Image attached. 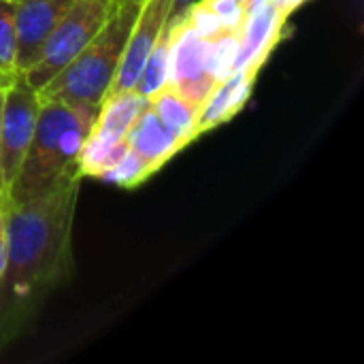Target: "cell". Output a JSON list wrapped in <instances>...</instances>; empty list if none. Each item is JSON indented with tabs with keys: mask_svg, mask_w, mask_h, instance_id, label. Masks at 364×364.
<instances>
[{
	"mask_svg": "<svg viewBox=\"0 0 364 364\" xmlns=\"http://www.w3.org/2000/svg\"><path fill=\"white\" fill-rule=\"evenodd\" d=\"M81 179V175H70L38 196L21 203L6 200L0 309L23 307L70 275Z\"/></svg>",
	"mask_w": 364,
	"mask_h": 364,
	"instance_id": "obj_1",
	"label": "cell"
},
{
	"mask_svg": "<svg viewBox=\"0 0 364 364\" xmlns=\"http://www.w3.org/2000/svg\"><path fill=\"white\" fill-rule=\"evenodd\" d=\"M96 115V105L41 96L30 147L4 198L21 203L70 175H81L79 158Z\"/></svg>",
	"mask_w": 364,
	"mask_h": 364,
	"instance_id": "obj_2",
	"label": "cell"
},
{
	"mask_svg": "<svg viewBox=\"0 0 364 364\" xmlns=\"http://www.w3.org/2000/svg\"><path fill=\"white\" fill-rule=\"evenodd\" d=\"M139 9L141 2H115L100 32L38 94L100 107L119 70Z\"/></svg>",
	"mask_w": 364,
	"mask_h": 364,
	"instance_id": "obj_3",
	"label": "cell"
},
{
	"mask_svg": "<svg viewBox=\"0 0 364 364\" xmlns=\"http://www.w3.org/2000/svg\"><path fill=\"white\" fill-rule=\"evenodd\" d=\"M117 0H73L43 45L38 60L21 75L34 90H43L100 32Z\"/></svg>",
	"mask_w": 364,
	"mask_h": 364,
	"instance_id": "obj_4",
	"label": "cell"
},
{
	"mask_svg": "<svg viewBox=\"0 0 364 364\" xmlns=\"http://www.w3.org/2000/svg\"><path fill=\"white\" fill-rule=\"evenodd\" d=\"M145 105L147 98L134 90L105 96L81 149L79 171L83 177L96 179L128 149V132Z\"/></svg>",
	"mask_w": 364,
	"mask_h": 364,
	"instance_id": "obj_5",
	"label": "cell"
},
{
	"mask_svg": "<svg viewBox=\"0 0 364 364\" xmlns=\"http://www.w3.org/2000/svg\"><path fill=\"white\" fill-rule=\"evenodd\" d=\"M41 109V94L21 75H15L4 85L2 115H0V168L4 179V194L13 183L23 156L30 147L36 117Z\"/></svg>",
	"mask_w": 364,
	"mask_h": 364,
	"instance_id": "obj_6",
	"label": "cell"
},
{
	"mask_svg": "<svg viewBox=\"0 0 364 364\" xmlns=\"http://www.w3.org/2000/svg\"><path fill=\"white\" fill-rule=\"evenodd\" d=\"M168 85L198 109L218 85L207 70L205 38L192 30L186 17L171 19Z\"/></svg>",
	"mask_w": 364,
	"mask_h": 364,
	"instance_id": "obj_7",
	"label": "cell"
},
{
	"mask_svg": "<svg viewBox=\"0 0 364 364\" xmlns=\"http://www.w3.org/2000/svg\"><path fill=\"white\" fill-rule=\"evenodd\" d=\"M171 11H173V0H143L141 2L139 15L134 19V26L130 30L128 43L124 49L119 70L115 75V81L109 94L126 92L134 87L149 51L154 49V45L158 43V38L162 36L164 28L171 21Z\"/></svg>",
	"mask_w": 364,
	"mask_h": 364,
	"instance_id": "obj_8",
	"label": "cell"
},
{
	"mask_svg": "<svg viewBox=\"0 0 364 364\" xmlns=\"http://www.w3.org/2000/svg\"><path fill=\"white\" fill-rule=\"evenodd\" d=\"M73 0H15V70L23 75Z\"/></svg>",
	"mask_w": 364,
	"mask_h": 364,
	"instance_id": "obj_9",
	"label": "cell"
},
{
	"mask_svg": "<svg viewBox=\"0 0 364 364\" xmlns=\"http://www.w3.org/2000/svg\"><path fill=\"white\" fill-rule=\"evenodd\" d=\"M286 28L288 17H284L271 2L256 9L254 13H247L239 34V49L232 70L260 73L269 55L282 43Z\"/></svg>",
	"mask_w": 364,
	"mask_h": 364,
	"instance_id": "obj_10",
	"label": "cell"
},
{
	"mask_svg": "<svg viewBox=\"0 0 364 364\" xmlns=\"http://www.w3.org/2000/svg\"><path fill=\"white\" fill-rule=\"evenodd\" d=\"M258 73L250 70H232L226 79H222L211 94L205 98V102L198 109V119H196V134L198 139L226 122H230L245 105L250 102L254 94Z\"/></svg>",
	"mask_w": 364,
	"mask_h": 364,
	"instance_id": "obj_11",
	"label": "cell"
},
{
	"mask_svg": "<svg viewBox=\"0 0 364 364\" xmlns=\"http://www.w3.org/2000/svg\"><path fill=\"white\" fill-rule=\"evenodd\" d=\"M128 147L156 175L168 160H173L183 149V143L160 122V117L147 102L128 132Z\"/></svg>",
	"mask_w": 364,
	"mask_h": 364,
	"instance_id": "obj_12",
	"label": "cell"
},
{
	"mask_svg": "<svg viewBox=\"0 0 364 364\" xmlns=\"http://www.w3.org/2000/svg\"><path fill=\"white\" fill-rule=\"evenodd\" d=\"M147 102L156 111L160 122L183 143V147L198 139L196 134L198 107L192 105L188 98H183L177 90H173L171 85H164L160 92L147 98Z\"/></svg>",
	"mask_w": 364,
	"mask_h": 364,
	"instance_id": "obj_13",
	"label": "cell"
},
{
	"mask_svg": "<svg viewBox=\"0 0 364 364\" xmlns=\"http://www.w3.org/2000/svg\"><path fill=\"white\" fill-rule=\"evenodd\" d=\"M168 58H171V21L164 28L158 43L154 45V49L149 51L132 90L139 92L143 98H151L156 92L168 85Z\"/></svg>",
	"mask_w": 364,
	"mask_h": 364,
	"instance_id": "obj_14",
	"label": "cell"
},
{
	"mask_svg": "<svg viewBox=\"0 0 364 364\" xmlns=\"http://www.w3.org/2000/svg\"><path fill=\"white\" fill-rule=\"evenodd\" d=\"M239 34L235 30H222L211 38H205V60L207 70L215 83L226 79L235 68V58L239 49Z\"/></svg>",
	"mask_w": 364,
	"mask_h": 364,
	"instance_id": "obj_15",
	"label": "cell"
},
{
	"mask_svg": "<svg viewBox=\"0 0 364 364\" xmlns=\"http://www.w3.org/2000/svg\"><path fill=\"white\" fill-rule=\"evenodd\" d=\"M149 177H154V171L128 147L109 168H105L96 179L119 186V188H139L141 183H145Z\"/></svg>",
	"mask_w": 364,
	"mask_h": 364,
	"instance_id": "obj_16",
	"label": "cell"
},
{
	"mask_svg": "<svg viewBox=\"0 0 364 364\" xmlns=\"http://www.w3.org/2000/svg\"><path fill=\"white\" fill-rule=\"evenodd\" d=\"M0 73L15 77V0H0Z\"/></svg>",
	"mask_w": 364,
	"mask_h": 364,
	"instance_id": "obj_17",
	"label": "cell"
},
{
	"mask_svg": "<svg viewBox=\"0 0 364 364\" xmlns=\"http://www.w3.org/2000/svg\"><path fill=\"white\" fill-rule=\"evenodd\" d=\"M222 23L224 30L241 32L245 21V6L239 0H200Z\"/></svg>",
	"mask_w": 364,
	"mask_h": 364,
	"instance_id": "obj_18",
	"label": "cell"
},
{
	"mask_svg": "<svg viewBox=\"0 0 364 364\" xmlns=\"http://www.w3.org/2000/svg\"><path fill=\"white\" fill-rule=\"evenodd\" d=\"M305 2H307V0H271V4H273L284 17H288V19H290V15L296 13Z\"/></svg>",
	"mask_w": 364,
	"mask_h": 364,
	"instance_id": "obj_19",
	"label": "cell"
},
{
	"mask_svg": "<svg viewBox=\"0 0 364 364\" xmlns=\"http://www.w3.org/2000/svg\"><path fill=\"white\" fill-rule=\"evenodd\" d=\"M196 0H173V11H171V19H177L181 17Z\"/></svg>",
	"mask_w": 364,
	"mask_h": 364,
	"instance_id": "obj_20",
	"label": "cell"
},
{
	"mask_svg": "<svg viewBox=\"0 0 364 364\" xmlns=\"http://www.w3.org/2000/svg\"><path fill=\"white\" fill-rule=\"evenodd\" d=\"M271 0H247L243 6H245V15L247 13H254L256 9H260V6H264V4H269Z\"/></svg>",
	"mask_w": 364,
	"mask_h": 364,
	"instance_id": "obj_21",
	"label": "cell"
},
{
	"mask_svg": "<svg viewBox=\"0 0 364 364\" xmlns=\"http://www.w3.org/2000/svg\"><path fill=\"white\" fill-rule=\"evenodd\" d=\"M2 100H4V85H0V115H2ZM0 196H4V179H2V168H0Z\"/></svg>",
	"mask_w": 364,
	"mask_h": 364,
	"instance_id": "obj_22",
	"label": "cell"
},
{
	"mask_svg": "<svg viewBox=\"0 0 364 364\" xmlns=\"http://www.w3.org/2000/svg\"><path fill=\"white\" fill-rule=\"evenodd\" d=\"M4 209H6V198L0 196V237L4 232Z\"/></svg>",
	"mask_w": 364,
	"mask_h": 364,
	"instance_id": "obj_23",
	"label": "cell"
},
{
	"mask_svg": "<svg viewBox=\"0 0 364 364\" xmlns=\"http://www.w3.org/2000/svg\"><path fill=\"white\" fill-rule=\"evenodd\" d=\"M4 262H6V250H4V239L0 237V277L4 271Z\"/></svg>",
	"mask_w": 364,
	"mask_h": 364,
	"instance_id": "obj_24",
	"label": "cell"
},
{
	"mask_svg": "<svg viewBox=\"0 0 364 364\" xmlns=\"http://www.w3.org/2000/svg\"><path fill=\"white\" fill-rule=\"evenodd\" d=\"M11 79H13V77H11ZM11 79H9V77H4V75L0 73V85H6V83H9Z\"/></svg>",
	"mask_w": 364,
	"mask_h": 364,
	"instance_id": "obj_25",
	"label": "cell"
},
{
	"mask_svg": "<svg viewBox=\"0 0 364 364\" xmlns=\"http://www.w3.org/2000/svg\"><path fill=\"white\" fill-rule=\"evenodd\" d=\"M117 2H143V0H117Z\"/></svg>",
	"mask_w": 364,
	"mask_h": 364,
	"instance_id": "obj_26",
	"label": "cell"
},
{
	"mask_svg": "<svg viewBox=\"0 0 364 364\" xmlns=\"http://www.w3.org/2000/svg\"><path fill=\"white\" fill-rule=\"evenodd\" d=\"M239 2H241V4H245V2H247V0H239Z\"/></svg>",
	"mask_w": 364,
	"mask_h": 364,
	"instance_id": "obj_27",
	"label": "cell"
}]
</instances>
